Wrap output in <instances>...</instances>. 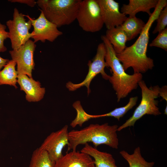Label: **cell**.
<instances>
[{"label": "cell", "mask_w": 167, "mask_h": 167, "mask_svg": "<svg viewBox=\"0 0 167 167\" xmlns=\"http://www.w3.org/2000/svg\"><path fill=\"white\" fill-rule=\"evenodd\" d=\"M80 152L88 155L94 159L95 167H118L112 154L100 151L88 143L85 144Z\"/></svg>", "instance_id": "15"}, {"label": "cell", "mask_w": 167, "mask_h": 167, "mask_svg": "<svg viewBox=\"0 0 167 167\" xmlns=\"http://www.w3.org/2000/svg\"><path fill=\"white\" fill-rule=\"evenodd\" d=\"M105 35L112 45L116 54L122 53L126 47L127 36L119 26L107 29Z\"/></svg>", "instance_id": "17"}, {"label": "cell", "mask_w": 167, "mask_h": 167, "mask_svg": "<svg viewBox=\"0 0 167 167\" xmlns=\"http://www.w3.org/2000/svg\"><path fill=\"white\" fill-rule=\"evenodd\" d=\"M166 6V0H158L154 11L149 16L137 40L132 45L126 47L122 53L116 54L125 71L131 67L134 73H144L152 70L154 66L153 60L147 55L149 30L161 11Z\"/></svg>", "instance_id": "1"}, {"label": "cell", "mask_w": 167, "mask_h": 167, "mask_svg": "<svg viewBox=\"0 0 167 167\" xmlns=\"http://www.w3.org/2000/svg\"><path fill=\"white\" fill-rule=\"evenodd\" d=\"M104 24L107 29L121 25L127 17L119 10V3L113 0H97Z\"/></svg>", "instance_id": "12"}, {"label": "cell", "mask_w": 167, "mask_h": 167, "mask_svg": "<svg viewBox=\"0 0 167 167\" xmlns=\"http://www.w3.org/2000/svg\"><path fill=\"white\" fill-rule=\"evenodd\" d=\"M118 126L110 125L108 123L101 125L92 124L78 130L69 131V144L67 152L76 151L78 145L92 143L96 148L101 144L107 145L113 148L118 149L119 140L117 133Z\"/></svg>", "instance_id": "2"}, {"label": "cell", "mask_w": 167, "mask_h": 167, "mask_svg": "<svg viewBox=\"0 0 167 167\" xmlns=\"http://www.w3.org/2000/svg\"><path fill=\"white\" fill-rule=\"evenodd\" d=\"M76 19L85 32L93 33L101 30L104 23L97 0H81Z\"/></svg>", "instance_id": "6"}, {"label": "cell", "mask_w": 167, "mask_h": 167, "mask_svg": "<svg viewBox=\"0 0 167 167\" xmlns=\"http://www.w3.org/2000/svg\"><path fill=\"white\" fill-rule=\"evenodd\" d=\"M41 11L39 17L36 19L25 15L31 20L33 27L31 38L35 43L39 41L44 43L46 40L53 42L63 33L58 29L55 24L48 20Z\"/></svg>", "instance_id": "10"}, {"label": "cell", "mask_w": 167, "mask_h": 167, "mask_svg": "<svg viewBox=\"0 0 167 167\" xmlns=\"http://www.w3.org/2000/svg\"><path fill=\"white\" fill-rule=\"evenodd\" d=\"M55 167H95L94 161L88 155L71 151L55 162Z\"/></svg>", "instance_id": "14"}, {"label": "cell", "mask_w": 167, "mask_h": 167, "mask_svg": "<svg viewBox=\"0 0 167 167\" xmlns=\"http://www.w3.org/2000/svg\"><path fill=\"white\" fill-rule=\"evenodd\" d=\"M72 106L76 110V115L70 124L71 127L75 128L78 125L82 126L84 122L92 119L91 115L87 113L85 111L79 101L74 102Z\"/></svg>", "instance_id": "23"}, {"label": "cell", "mask_w": 167, "mask_h": 167, "mask_svg": "<svg viewBox=\"0 0 167 167\" xmlns=\"http://www.w3.org/2000/svg\"><path fill=\"white\" fill-rule=\"evenodd\" d=\"M138 85L141 92L140 102L132 116L118 127L117 131H120L128 127L134 126L135 122L146 114L156 116L161 114L158 106V101L156 100L159 96V86L157 85L148 88L145 81L142 80L139 82Z\"/></svg>", "instance_id": "5"}, {"label": "cell", "mask_w": 167, "mask_h": 167, "mask_svg": "<svg viewBox=\"0 0 167 167\" xmlns=\"http://www.w3.org/2000/svg\"><path fill=\"white\" fill-rule=\"evenodd\" d=\"M8 1L11 2L25 4L31 7H34L36 4V2L34 0H10Z\"/></svg>", "instance_id": "27"}, {"label": "cell", "mask_w": 167, "mask_h": 167, "mask_svg": "<svg viewBox=\"0 0 167 167\" xmlns=\"http://www.w3.org/2000/svg\"><path fill=\"white\" fill-rule=\"evenodd\" d=\"M158 0H129L127 4H123L121 12L129 16H135L139 12L147 13L150 16L152 14L150 10L157 5Z\"/></svg>", "instance_id": "16"}, {"label": "cell", "mask_w": 167, "mask_h": 167, "mask_svg": "<svg viewBox=\"0 0 167 167\" xmlns=\"http://www.w3.org/2000/svg\"><path fill=\"white\" fill-rule=\"evenodd\" d=\"M16 65L15 62L11 59L0 71V85H9L17 88L16 84L18 73L15 69Z\"/></svg>", "instance_id": "19"}, {"label": "cell", "mask_w": 167, "mask_h": 167, "mask_svg": "<svg viewBox=\"0 0 167 167\" xmlns=\"http://www.w3.org/2000/svg\"><path fill=\"white\" fill-rule=\"evenodd\" d=\"M150 47H155L167 51V28L159 32L156 37L149 45Z\"/></svg>", "instance_id": "24"}, {"label": "cell", "mask_w": 167, "mask_h": 167, "mask_svg": "<svg viewBox=\"0 0 167 167\" xmlns=\"http://www.w3.org/2000/svg\"><path fill=\"white\" fill-rule=\"evenodd\" d=\"M6 26L0 22V52L6 51L7 48L4 45V41L9 38V32L6 31Z\"/></svg>", "instance_id": "26"}, {"label": "cell", "mask_w": 167, "mask_h": 167, "mask_svg": "<svg viewBox=\"0 0 167 167\" xmlns=\"http://www.w3.org/2000/svg\"><path fill=\"white\" fill-rule=\"evenodd\" d=\"M35 43L29 39L17 50L9 51L12 60L16 63L18 75H25L32 78V72L35 66L34 53L36 47Z\"/></svg>", "instance_id": "9"}, {"label": "cell", "mask_w": 167, "mask_h": 167, "mask_svg": "<svg viewBox=\"0 0 167 167\" xmlns=\"http://www.w3.org/2000/svg\"><path fill=\"white\" fill-rule=\"evenodd\" d=\"M55 163L46 151L39 147L33 152L29 167H55Z\"/></svg>", "instance_id": "21"}, {"label": "cell", "mask_w": 167, "mask_h": 167, "mask_svg": "<svg viewBox=\"0 0 167 167\" xmlns=\"http://www.w3.org/2000/svg\"><path fill=\"white\" fill-rule=\"evenodd\" d=\"M68 132V126L66 125L61 129L51 133L40 147L46 151L55 162L63 156V149L69 144Z\"/></svg>", "instance_id": "11"}, {"label": "cell", "mask_w": 167, "mask_h": 167, "mask_svg": "<svg viewBox=\"0 0 167 167\" xmlns=\"http://www.w3.org/2000/svg\"><path fill=\"white\" fill-rule=\"evenodd\" d=\"M10 60L3 58L0 56V71L1 69L5 66Z\"/></svg>", "instance_id": "29"}, {"label": "cell", "mask_w": 167, "mask_h": 167, "mask_svg": "<svg viewBox=\"0 0 167 167\" xmlns=\"http://www.w3.org/2000/svg\"><path fill=\"white\" fill-rule=\"evenodd\" d=\"M17 83L19 85L20 90L25 92L26 100L28 101L37 102L43 98L45 89L41 87L39 81H36L26 75L18 74Z\"/></svg>", "instance_id": "13"}, {"label": "cell", "mask_w": 167, "mask_h": 167, "mask_svg": "<svg viewBox=\"0 0 167 167\" xmlns=\"http://www.w3.org/2000/svg\"><path fill=\"white\" fill-rule=\"evenodd\" d=\"M138 99V98L137 96L130 97L129 102L125 106L116 108L113 110L105 114L97 115H91L92 118L110 117H114L119 121L121 118L123 117L128 111L135 105Z\"/></svg>", "instance_id": "22"}, {"label": "cell", "mask_w": 167, "mask_h": 167, "mask_svg": "<svg viewBox=\"0 0 167 167\" xmlns=\"http://www.w3.org/2000/svg\"><path fill=\"white\" fill-rule=\"evenodd\" d=\"M145 24L142 20L136 16H129L119 26L126 34L128 41H130L140 34Z\"/></svg>", "instance_id": "18"}, {"label": "cell", "mask_w": 167, "mask_h": 167, "mask_svg": "<svg viewBox=\"0 0 167 167\" xmlns=\"http://www.w3.org/2000/svg\"><path fill=\"white\" fill-rule=\"evenodd\" d=\"M101 37L106 50L105 61L112 73V75L110 76L108 80L115 92L117 101L119 102L137 88L139 83L142 79L143 75L140 73H134L132 75L126 73L105 36L102 35Z\"/></svg>", "instance_id": "3"}, {"label": "cell", "mask_w": 167, "mask_h": 167, "mask_svg": "<svg viewBox=\"0 0 167 167\" xmlns=\"http://www.w3.org/2000/svg\"><path fill=\"white\" fill-rule=\"evenodd\" d=\"M81 0H38L36 4L45 17L58 28L76 19Z\"/></svg>", "instance_id": "4"}, {"label": "cell", "mask_w": 167, "mask_h": 167, "mask_svg": "<svg viewBox=\"0 0 167 167\" xmlns=\"http://www.w3.org/2000/svg\"><path fill=\"white\" fill-rule=\"evenodd\" d=\"M24 16V15L19 13L15 8L14 10L13 19L6 22L13 50L18 49L32 36V33L29 32L32 26L31 22L29 19L26 21Z\"/></svg>", "instance_id": "8"}, {"label": "cell", "mask_w": 167, "mask_h": 167, "mask_svg": "<svg viewBox=\"0 0 167 167\" xmlns=\"http://www.w3.org/2000/svg\"><path fill=\"white\" fill-rule=\"evenodd\" d=\"M119 153L127 162L129 167H153L155 164L154 162H149L145 160L142 156L139 147L136 148L131 154L125 150L121 151Z\"/></svg>", "instance_id": "20"}, {"label": "cell", "mask_w": 167, "mask_h": 167, "mask_svg": "<svg viewBox=\"0 0 167 167\" xmlns=\"http://www.w3.org/2000/svg\"><path fill=\"white\" fill-rule=\"evenodd\" d=\"M156 26L152 32L155 34L165 29L167 25V6L161 11L157 19Z\"/></svg>", "instance_id": "25"}, {"label": "cell", "mask_w": 167, "mask_h": 167, "mask_svg": "<svg viewBox=\"0 0 167 167\" xmlns=\"http://www.w3.org/2000/svg\"><path fill=\"white\" fill-rule=\"evenodd\" d=\"M162 97L163 99L167 101V87L166 85L163 86L160 88L159 96Z\"/></svg>", "instance_id": "28"}, {"label": "cell", "mask_w": 167, "mask_h": 167, "mask_svg": "<svg viewBox=\"0 0 167 167\" xmlns=\"http://www.w3.org/2000/svg\"><path fill=\"white\" fill-rule=\"evenodd\" d=\"M167 106H166V107L164 110V114L167 115Z\"/></svg>", "instance_id": "30"}, {"label": "cell", "mask_w": 167, "mask_h": 167, "mask_svg": "<svg viewBox=\"0 0 167 167\" xmlns=\"http://www.w3.org/2000/svg\"><path fill=\"white\" fill-rule=\"evenodd\" d=\"M106 53L105 47L103 42L100 43L97 48L96 54L92 61L89 60L88 63V71L84 79L79 84H74L69 81L66 84V87L70 91H74L85 86L87 88L88 95L91 92L90 85L92 80L98 74H100L103 78L108 80L110 76L105 71V68L107 67L105 58Z\"/></svg>", "instance_id": "7"}]
</instances>
